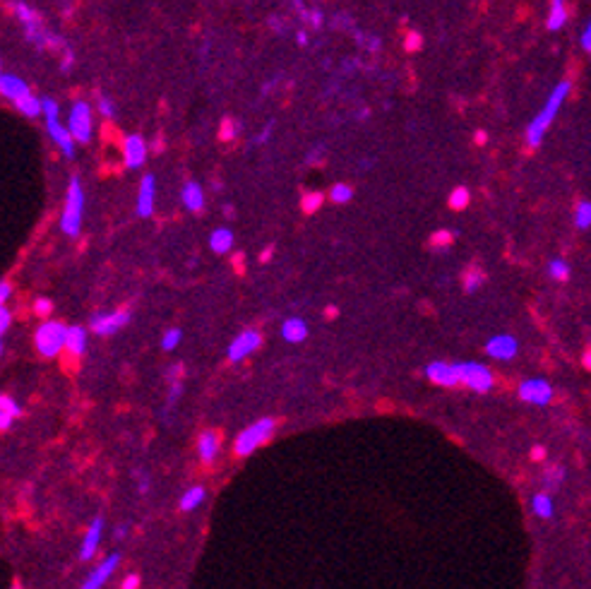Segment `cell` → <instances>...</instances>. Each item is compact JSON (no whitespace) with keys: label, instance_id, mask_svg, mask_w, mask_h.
I'll list each match as a JSON object with an SVG mask.
<instances>
[{"label":"cell","instance_id":"obj_1","mask_svg":"<svg viewBox=\"0 0 591 589\" xmlns=\"http://www.w3.org/2000/svg\"><path fill=\"white\" fill-rule=\"evenodd\" d=\"M570 89H572V84L567 82V79H562V82L555 84V89H553L551 97L546 99L543 108L536 113V118H533L531 123H529V128H527V145H529V147H538V145L543 142V135L548 133L551 123L555 121L557 111H560L562 103H565Z\"/></svg>","mask_w":591,"mask_h":589},{"label":"cell","instance_id":"obj_2","mask_svg":"<svg viewBox=\"0 0 591 589\" xmlns=\"http://www.w3.org/2000/svg\"><path fill=\"white\" fill-rule=\"evenodd\" d=\"M82 214H84V190L79 186V178L73 176L68 183V190H65V207L63 214H60V229H63L65 236H70V238L79 236Z\"/></svg>","mask_w":591,"mask_h":589},{"label":"cell","instance_id":"obj_3","mask_svg":"<svg viewBox=\"0 0 591 589\" xmlns=\"http://www.w3.org/2000/svg\"><path fill=\"white\" fill-rule=\"evenodd\" d=\"M274 431H277V421H274L272 416H262L257 418L255 423H250L245 431H240L238 436H236L234 440V452L238 457H248L253 455L257 447H262L264 442L269 440V438L274 436Z\"/></svg>","mask_w":591,"mask_h":589},{"label":"cell","instance_id":"obj_4","mask_svg":"<svg viewBox=\"0 0 591 589\" xmlns=\"http://www.w3.org/2000/svg\"><path fill=\"white\" fill-rule=\"evenodd\" d=\"M34 344H36V349H39L41 356L53 359V356H58V353L63 351L65 344H68V325L60 323V320L46 318L44 323L36 327Z\"/></svg>","mask_w":591,"mask_h":589},{"label":"cell","instance_id":"obj_5","mask_svg":"<svg viewBox=\"0 0 591 589\" xmlns=\"http://www.w3.org/2000/svg\"><path fill=\"white\" fill-rule=\"evenodd\" d=\"M68 128L73 133V138L77 142L87 145L92 140V133H94V118H92V106L87 101H75L73 108H70V116H68Z\"/></svg>","mask_w":591,"mask_h":589},{"label":"cell","instance_id":"obj_6","mask_svg":"<svg viewBox=\"0 0 591 589\" xmlns=\"http://www.w3.org/2000/svg\"><path fill=\"white\" fill-rule=\"evenodd\" d=\"M460 366V380L464 388L474 390V392H488L493 388V373L490 368H486L483 364H457Z\"/></svg>","mask_w":591,"mask_h":589},{"label":"cell","instance_id":"obj_7","mask_svg":"<svg viewBox=\"0 0 591 589\" xmlns=\"http://www.w3.org/2000/svg\"><path fill=\"white\" fill-rule=\"evenodd\" d=\"M130 323V310L125 308H118V310H111V313H99L92 318L89 327H92L94 334H101V337H108V334L118 332L121 327Z\"/></svg>","mask_w":591,"mask_h":589},{"label":"cell","instance_id":"obj_8","mask_svg":"<svg viewBox=\"0 0 591 589\" xmlns=\"http://www.w3.org/2000/svg\"><path fill=\"white\" fill-rule=\"evenodd\" d=\"M425 375L430 383L440 385V388H460V366L447 364V361H433L425 366Z\"/></svg>","mask_w":591,"mask_h":589},{"label":"cell","instance_id":"obj_9","mask_svg":"<svg viewBox=\"0 0 591 589\" xmlns=\"http://www.w3.org/2000/svg\"><path fill=\"white\" fill-rule=\"evenodd\" d=\"M260 344H262V334H260L257 329H245V332H240L238 337L229 344V361L231 364H238L248 353H253Z\"/></svg>","mask_w":591,"mask_h":589},{"label":"cell","instance_id":"obj_10","mask_svg":"<svg viewBox=\"0 0 591 589\" xmlns=\"http://www.w3.org/2000/svg\"><path fill=\"white\" fill-rule=\"evenodd\" d=\"M519 397L529 404H536V407H546L553 399V388L543 378L524 380V383L519 385Z\"/></svg>","mask_w":591,"mask_h":589},{"label":"cell","instance_id":"obj_11","mask_svg":"<svg viewBox=\"0 0 591 589\" xmlns=\"http://www.w3.org/2000/svg\"><path fill=\"white\" fill-rule=\"evenodd\" d=\"M147 154H149V147H147V142L140 135H127L123 140V159H125V166L130 171L142 168V164L147 162Z\"/></svg>","mask_w":591,"mask_h":589},{"label":"cell","instance_id":"obj_12","mask_svg":"<svg viewBox=\"0 0 591 589\" xmlns=\"http://www.w3.org/2000/svg\"><path fill=\"white\" fill-rule=\"evenodd\" d=\"M517 349H519V344L512 334H495V337H490L488 344H486V353L498 361L514 359V356H517Z\"/></svg>","mask_w":591,"mask_h":589},{"label":"cell","instance_id":"obj_13","mask_svg":"<svg viewBox=\"0 0 591 589\" xmlns=\"http://www.w3.org/2000/svg\"><path fill=\"white\" fill-rule=\"evenodd\" d=\"M46 130H49V138L58 145L60 152H63L68 159H73L75 157V142H77V140L73 138L70 128H65L58 118H51V121H46Z\"/></svg>","mask_w":591,"mask_h":589},{"label":"cell","instance_id":"obj_14","mask_svg":"<svg viewBox=\"0 0 591 589\" xmlns=\"http://www.w3.org/2000/svg\"><path fill=\"white\" fill-rule=\"evenodd\" d=\"M118 563H121V555H118V553L106 555V558H103L101 563H99L97 568L92 570V575H89V577L84 579L82 587H84V589H99V587H103V584H106L108 579H111V575L116 573Z\"/></svg>","mask_w":591,"mask_h":589},{"label":"cell","instance_id":"obj_15","mask_svg":"<svg viewBox=\"0 0 591 589\" xmlns=\"http://www.w3.org/2000/svg\"><path fill=\"white\" fill-rule=\"evenodd\" d=\"M154 197H157V183H154V176L147 173L140 183V190H137V214L142 219L154 214Z\"/></svg>","mask_w":591,"mask_h":589},{"label":"cell","instance_id":"obj_16","mask_svg":"<svg viewBox=\"0 0 591 589\" xmlns=\"http://www.w3.org/2000/svg\"><path fill=\"white\" fill-rule=\"evenodd\" d=\"M101 531H103V520L97 517V520L89 525V529L84 531L82 539V549H79V560H92L99 551V544H101Z\"/></svg>","mask_w":591,"mask_h":589},{"label":"cell","instance_id":"obj_17","mask_svg":"<svg viewBox=\"0 0 591 589\" xmlns=\"http://www.w3.org/2000/svg\"><path fill=\"white\" fill-rule=\"evenodd\" d=\"M0 94L15 103L17 99H22V97H27V94H29V84H27L22 77H17V75L3 73V75H0Z\"/></svg>","mask_w":591,"mask_h":589},{"label":"cell","instance_id":"obj_18","mask_svg":"<svg viewBox=\"0 0 591 589\" xmlns=\"http://www.w3.org/2000/svg\"><path fill=\"white\" fill-rule=\"evenodd\" d=\"M219 447H221V438L219 433L214 431H205L200 438H197V455L205 464H212L214 457L219 455Z\"/></svg>","mask_w":591,"mask_h":589},{"label":"cell","instance_id":"obj_19","mask_svg":"<svg viewBox=\"0 0 591 589\" xmlns=\"http://www.w3.org/2000/svg\"><path fill=\"white\" fill-rule=\"evenodd\" d=\"M22 414H25V409L17 404L15 397L0 394V431H8L15 423V418H20Z\"/></svg>","mask_w":591,"mask_h":589},{"label":"cell","instance_id":"obj_20","mask_svg":"<svg viewBox=\"0 0 591 589\" xmlns=\"http://www.w3.org/2000/svg\"><path fill=\"white\" fill-rule=\"evenodd\" d=\"M181 200L188 212H200L202 207H205V190H202L200 183L188 181L186 186L181 188Z\"/></svg>","mask_w":591,"mask_h":589},{"label":"cell","instance_id":"obj_21","mask_svg":"<svg viewBox=\"0 0 591 589\" xmlns=\"http://www.w3.org/2000/svg\"><path fill=\"white\" fill-rule=\"evenodd\" d=\"M281 337L286 339L288 344H299L308 337V325H305L303 318H288L284 320L281 325Z\"/></svg>","mask_w":591,"mask_h":589},{"label":"cell","instance_id":"obj_22","mask_svg":"<svg viewBox=\"0 0 591 589\" xmlns=\"http://www.w3.org/2000/svg\"><path fill=\"white\" fill-rule=\"evenodd\" d=\"M567 17H570V10H567V3L565 0H551V8H548V20H546V27L551 32H557L565 27Z\"/></svg>","mask_w":591,"mask_h":589},{"label":"cell","instance_id":"obj_23","mask_svg":"<svg viewBox=\"0 0 591 589\" xmlns=\"http://www.w3.org/2000/svg\"><path fill=\"white\" fill-rule=\"evenodd\" d=\"M65 349L73 353L75 359H79V356L87 351V329L77 327V325L68 327V344H65Z\"/></svg>","mask_w":591,"mask_h":589},{"label":"cell","instance_id":"obj_24","mask_svg":"<svg viewBox=\"0 0 591 589\" xmlns=\"http://www.w3.org/2000/svg\"><path fill=\"white\" fill-rule=\"evenodd\" d=\"M210 248L216 253V255H224L234 248V231L231 229H216L212 231L210 236Z\"/></svg>","mask_w":591,"mask_h":589},{"label":"cell","instance_id":"obj_25","mask_svg":"<svg viewBox=\"0 0 591 589\" xmlns=\"http://www.w3.org/2000/svg\"><path fill=\"white\" fill-rule=\"evenodd\" d=\"M15 108L22 113V116H27V118H36V116H41V113H44V99L34 97V94L29 92V94H27V97L17 99V101H15Z\"/></svg>","mask_w":591,"mask_h":589},{"label":"cell","instance_id":"obj_26","mask_svg":"<svg viewBox=\"0 0 591 589\" xmlns=\"http://www.w3.org/2000/svg\"><path fill=\"white\" fill-rule=\"evenodd\" d=\"M205 486H190L186 493L181 496V501H178V507H181L183 512H190L195 510V507L202 505V501H205Z\"/></svg>","mask_w":591,"mask_h":589},{"label":"cell","instance_id":"obj_27","mask_svg":"<svg viewBox=\"0 0 591 589\" xmlns=\"http://www.w3.org/2000/svg\"><path fill=\"white\" fill-rule=\"evenodd\" d=\"M531 510H533V515L541 517V520H551L553 512H555L553 498L548 496V493H536V496L531 498Z\"/></svg>","mask_w":591,"mask_h":589},{"label":"cell","instance_id":"obj_28","mask_svg":"<svg viewBox=\"0 0 591 589\" xmlns=\"http://www.w3.org/2000/svg\"><path fill=\"white\" fill-rule=\"evenodd\" d=\"M12 12H15V17L20 20L22 27H32V25H39L41 22L39 12H36L34 8L27 5V3H12Z\"/></svg>","mask_w":591,"mask_h":589},{"label":"cell","instance_id":"obj_29","mask_svg":"<svg viewBox=\"0 0 591 589\" xmlns=\"http://www.w3.org/2000/svg\"><path fill=\"white\" fill-rule=\"evenodd\" d=\"M353 197V188L349 186V183H337V186H332V190H329V200L337 202V205H344V202H349Z\"/></svg>","mask_w":591,"mask_h":589},{"label":"cell","instance_id":"obj_30","mask_svg":"<svg viewBox=\"0 0 591 589\" xmlns=\"http://www.w3.org/2000/svg\"><path fill=\"white\" fill-rule=\"evenodd\" d=\"M469 200H471V195H469V188H464V186H460V188H455V190L450 192V207L452 210H464L466 205H469Z\"/></svg>","mask_w":591,"mask_h":589},{"label":"cell","instance_id":"obj_31","mask_svg":"<svg viewBox=\"0 0 591 589\" xmlns=\"http://www.w3.org/2000/svg\"><path fill=\"white\" fill-rule=\"evenodd\" d=\"M323 192H305L303 200H301V210L305 212V214H315V212L323 207Z\"/></svg>","mask_w":591,"mask_h":589},{"label":"cell","instance_id":"obj_32","mask_svg":"<svg viewBox=\"0 0 591 589\" xmlns=\"http://www.w3.org/2000/svg\"><path fill=\"white\" fill-rule=\"evenodd\" d=\"M575 224L579 226V229H589V226H591V202L581 200L579 205H577V210H575Z\"/></svg>","mask_w":591,"mask_h":589},{"label":"cell","instance_id":"obj_33","mask_svg":"<svg viewBox=\"0 0 591 589\" xmlns=\"http://www.w3.org/2000/svg\"><path fill=\"white\" fill-rule=\"evenodd\" d=\"M548 275L560 281L567 279V277H570V265H567L565 260H560V258H555V260H551V265H548Z\"/></svg>","mask_w":591,"mask_h":589},{"label":"cell","instance_id":"obj_34","mask_svg":"<svg viewBox=\"0 0 591 589\" xmlns=\"http://www.w3.org/2000/svg\"><path fill=\"white\" fill-rule=\"evenodd\" d=\"M181 339H183L181 329H176V327L168 329L166 334H162V349H164V351H173V349L181 344Z\"/></svg>","mask_w":591,"mask_h":589},{"label":"cell","instance_id":"obj_35","mask_svg":"<svg viewBox=\"0 0 591 589\" xmlns=\"http://www.w3.org/2000/svg\"><path fill=\"white\" fill-rule=\"evenodd\" d=\"M32 308H34V315H39V318H49L51 313H53V303H51L49 299H46V296H39V299L34 301V305H32Z\"/></svg>","mask_w":591,"mask_h":589},{"label":"cell","instance_id":"obj_36","mask_svg":"<svg viewBox=\"0 0 591 589\" xmlns=\"http://www.w3.org/2000/svg\"><path fill=\"white\" fill-rule=\"evenodd\" d=\"M481 284H483V275H481V272L471 270V272H466V275H464V289L469 291V294H474V291L479 289Z\"/></svg>","mask_w":591,"mask_h":589},{"label":"cell","instance_id":"obj_37","mask_svg":"<svg viewBox=\"0 0 591 589\" xmlns=\"http://www.w3.org/2000/svg\"><path fill=\"white\" fill-rule=\"evenodd\" d=\"M562 477H565V471L560 469V466H551V469L546 471V477H543V481H546L548 488H555L557 484L562 481Z\"/></svg>","mask_w":591,"mask_h":589},{"label":"cell","instance_id":"obj_38","mask_svg":"<svg viewBox=\"0 0 591 589\" xmlns=\"http://www.w3.org/2000/svg\"><path fill=\"white\" fill-rule=\"evenodd\" d=\"M97 108H99V113H101L103 118H113L116 116V106H113V101L108 97H99V101H97Z\"/></svg>","mask_w":591,"mask_h":589},{"label":"cell","instance_id":"obj_39","mask_svg":"<svg viewBox=\"0 0 591 589\" xmlns=\"http://www.w3.org/2000/svg\"><path fill=\"white\" fill-rule=\"evenodd\" d=\"M452 243V234L450 231H438V234H433V238H430V246L433 248H445Z\"/></svg>","mask_w":591,"mask_h":589},{"label":"cell","instance_id":"obj_40","mask_svg":"<svg viewBox=\"0 0 591 589\" xmlns=\"http://www.w3.org/2000/svg\"><path fill=\"white\" fill-rule=\"evenodd\" d=\"M58 113H60L58 101H55V99H51V97H46L44 99V116H46V121H51V118H58Z\"/></svg>","mask_w":591,"mask_h":589},{"label":"cell","instance_id":"obj_41","mask_svg":"<svg viewBox=\"0 0 591 589\" xmlns=\"http://www.w3.org/2000/svg\"><path fill=\"white\" fill-rule=\"evenodd\" d=\"M181 392H183V385H181V380H171V388H168V407H173V404H176V399L181 397Z\"/></svg>","mask_w":591,"mask_h":589},{"label":"cell","instance_id":"obj_42","mask_svg":"<svg viewBox=\"0 0 591 589\" xmlns=\"http://www.w3.org/2000/svg\"><path fill=\"white\" fill-rule=\"evenodd\" d=\"M10 323H12V313L8 310V305L3 303V308H0V332L5 334L8 327H10Z\"/></svg>","mask_w":591,"mask_h":589},{"label":"cell","instance_id":"obj_43","mask_svg":"<svg viewBox=\"0 0 591 589\" xmlns=\"http://www.w3.org/2000/svg\"><path fill=\"white\" fill-rule=\"evenodd\" d=\"M579 41H581V49H584L586 53H591V20H589V25L584 27V32H581Z\"/></svg>","mask_w":591,"mask_h":589},{"label":"cell","instance_id":"obj_44","mask_svg":"<svg viewBox=\"0 0 591 589\" xmlns=\"http://www.w3.org/2000/svg\"><path fill=\"white\" fill-rule=\"evenodd\" d=\"M10 296H12V284L10 281H0V303H8Z\"/></svg>","mask_w":591,"mask_h":589},{"label":"cell","instance_id":"obj_45","mask_svg":"<svg viewBox=\"0 0 591 589\" xmlns=\"http://www.w3.org/2000/svg\"><path fill=\"white\" fill-rule=\"evenodd\" d=\"M121 587H123V589H135V587H140V577H137V575H127V577H123Z\"/></svg>","mask_w":591,"mask_h":589},{"label":"cell","instance_id":"obj_46","mask_svg":"<svg viewBox=\"0 0 591 589\" xmlns=\"http://www.w3.org/2000/svg\"><path fill=\"white\" fill-rule=\"evenodd\" d=\"M269 135H272V123L267 125V128L262 130V133H260V138H257V142H267L269 140Z\"/></svg>","mask_w":591,"mask_h":589},{"label":"cell","instance_id":"obj_47","mask_svg":"<svg viewBox=\"0 0 591 589\" xmlns=\"http://www.w3.org/2000/svg\"><path fill=\"white\" fill-rule=\"evenodd\" d=\"M125 534H127V529H125V527H118V529L113 531V539H116V541H121V539H125Z\"/></svg>","mask_w":591,"mask_h":589},{"label":"cell","instance_id":"obj_48","mask_svg":"<svg viewBox=\"0 0 591 589\" xmlns=\"http://www.w3.org/2000/svg\"><path fill=\"white\" fill-rule=\"evenodd\" d=\"M543 455H546V452H543V447H533V460H541Z\"/></svg>","mask_w":591,"mask_h":589},{"label":"cell","instance_id":"obj_49","mask_svg":"<svg viewBox=\"0 0 591 589\" xmlns=\"http://www.w3.org/2000/svg\"><path fill=\"white\" fill-rule=\"evenodd\" d=\"M272 251H274V248H267V251L262 253V260H269V255H272Z\"/></svg>","mask_w":591,"mask_h":589},{"label":"cell","instance_id":"obj_50","mask_svg":"<svg viewBox=\"0 0 591 589\" xmlns=\"http://www.w3.org/2000/svg\"><path fill=\"white\" fill-rule=\"evenodd\" d=\"M586 366H589V368H591V351L586 353Z\"/></svg>","mask_w":591,"mask_h":589}]
</instances>
